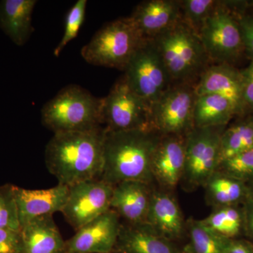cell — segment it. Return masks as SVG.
Here are the masks:
<instances>
[{
	"mask_svg": "<svg viewBox=\"0 0 253 253\" xmlns=\"http://www.w3.org/2000/svg\"><path fill=\"white\" fill-rule=\"evenodd\" d=\"M186 229L189 241L182 253H224L231 240L218 235L202 220L189 219Z\"/></svg>",
	"mask_w": 253,
	"mask_h": 253,
	"instance_id": "24",
	"label": "cell"
},
{
	"mask_svg": "<svg viewBox=\"0 0 253 253\" xmlns=\"http://www.w3.org/2000/svg\"><path fill=\"white\" fill-rule=\"evenodd\" d=\"M36 0H3L0 2V28L16 45L26 44L34 31L32 16Z\"/></svg>",
	"mask_w": 253,
	"mask_h": 253,
	"instance_id": "21",
	"label": "cell"
},
{
	"mask_svg": "<svg viewBox=\"0 0 253 253\" xmlns=\"http://www.w3.org/2000/svg\"><path fill=\"white\" fill-rule=\"evenodd\" d=\"M172 83L197 84L211 66L199 35L182 21L153 38Z\"/></svg>",
	"mask_w": 253,
	"mask_h": 253,
	"instance_id": "3",
	"label": "cell"
},
{
	"mask_svg": "<svg viewBox=\"0 0 253 253\" xmlns=\"http://www.w3.org/2000/svg\"><path fill=\"white\" fill-rule=\"evenodd\" d=\"M186 136H162L152 161L154 181L167 189L180 184L185 163Z\"/></svg>",
	"mask_w": 253,
	"mask_h": 253,
	"instance_id": "16",
	"label": "cell"
},
{
	"mask_svg": "<svg viewBox=\"0 0 253 253\" xmlns=\"http://www.w3.org/2000/svg\"><path fill=\"white\" fill-rule=\"evenodd\" d=\"M246 184H247L250 192L253 195V179L249 181V182L246 183Z\"/></svg>",
	"mask_w": 253,
	"mask_h": 253,
	"instance_id": "36",
	"label": "cell"
},
{
	"mask_svg": "<svg viewBox=\"0 0 253 253\" xmlns=\"http://www.w3.org/2000/svg\"><path fill=\"white\" fill-rule=\"evenodd\" d=\"M201 220L211 230L226 239H239L244 234L242 205L214 208L207 217Z\"/></svg>",
	"mask_w": 253,
	"mask_h": 253,
	"instance_id": "25",
	"label": "cell"
},
{
	"mask_svg": "<svg viewBox=\"0 0 253 253\" xmlns=\"http://www.w3.org/2000/svg\"><path fill=\"white\" fill-rule=\"evenodd\" d=\"M237 18L242 33L245 50L253 61V16H241Z\"/></svg>",
	"mask_w": 253,
	"mask_h": 253,
	"instance_id": "32",
	"label": "cell"
},
{
	"mask_svg": "<svg viewBox=\"0 0 253 253\" xmlns=\"http://www.w3.org/2000/svg\"><path fill=\"white\" fill-rule=\"evenodd\" d=\"M253 148V123L251 119L234 123L223 131L221 162Z\"/></svg>",
	"mask_w": 253,
	"mask_h": 253,
	"instance_id": "26",
	"label": "cell"
},
{
	"mask_svg": "<svg viewBox=\"0 0 253 253\" xmlns=\"http://www.w3.org/2000/svg\"><path fill=\"white\" fill-rule=\"evenodd\" d=\"M226 126L194 127L185 139V163L180 184L187 191L204 186L221 163V138Z\"/></svg>",
	"mask_w": 253,
	"mask_h": 253,
	"instance_id": "7",
	"label": "cell"
},
{
	"mask_svg": "<svg viewBox=\"0 0 253 253\" xmlns=\"http://www.w3.org/2000/svg\"><path fill=\"white\" fill-rule=\"evenodd\" d=\"M144 40L130 18H119L96 32L81 55L93 66L124 71Z\"/></svg>",
	"mask_w": 253,
	"mask_h": 253,
	"instance_id": "5",
	"label": "cell"
},
{
	"mask_svg": "<svg viewBox=\"0 0 253 253\" xmlns=\"http://www.w3.org/2000/svg\"><path fill=\"white\" fill-rule=\"evenodd\" d=\"M19 253H65L66 241L52 216L37 218L21 229Z\"/></svg>",
	"mask_w": 253,
	"mask_h": 253,
	"instance_id": "20",
	"label": "cell"
},
{
	"mask_svg": "<svg viewBox=\"0 0 253 253\" xmlns=\"http://www.w3.org/2000/svg\"><path fill=\"white\" fill-rule=\"evenodd\" d=\"M146 224L173 243L182 239L186 231V222L177 201L164 191H153Z\"/></svg>",
	"mask_w": 253,
	"mask_h": 253,
	"instance_id": "18",
	"label": "cell"
},
{
	"mask_svg": "<svg viewBox=\"0 0 253 253\" xmlns=\"http://www.w3.org/2000/svg\"><path fill=\"white\" fill-rule=\"evenodd\" d=\"M69 186L58 184L47 189H26L14 186L20 227L37 218L61 212L67 199Z\"/></svg>",
	"mask_w": 253,
	"mask_h": 253,
	"instance_id": "13",
	"label": "cell"
},
{
	"mask_svg": "<svg viewBox=\"0 0 253 253\" xmlns=\"http://www.w3.org/2000/svg\"><path fill=\"white\" fill-rule=\"evenodd\" d=\"M243 76V98L246 110L253 109V61L241 71Z\"/></svg>",
	"mask_w": 253,
	"mask_h": 253,
	"instance_id": "33",
	"label": "cell"
},
{
	"mask_svg": "<svg viewBox=\"0 0 253 253\" xmlns=\"http://www.w3.org/2000/svg\"><path fill=\"white\" fill-rule=\"evenodd\" d=\"M151 107L131 89L124 76L103 98V121L111 131L134 130L150 126Z\"/></svg>",
	"mask_w": 253,
	"mask_h": 253,
	"instance_id": "9",
	"label": "cell"
},
{
	"mask_svg": "<svg viewBox=\"0 0 253 253\" xmlns=\"http://www.w3.org/2000/svg\"><path fill=\"white\" fill-rule=\"evenodd\" d=\"M199 36L212 63L230 64L245 50L238 18L225 2L206 20Z\"/></svg>",
	"mask_w": 253,
	"mask_h": 253,
	"instance_id": "10",
	"label": "cell"
},
{
	"mask_svg": "<svg viewBox=\"0 0 253 253\" xmlns=\"http://www.w3.org/2000/svg\"><path fill=\"white\" fill-rule=\"evenodd\" d=\"M250 119H251V121L253 123V117L250 118Z\"/></svg>",
	"mask_w": 253,
	"mask_h": 253,
	"instance_id": "37",
	"label": "cell"
},
{
	"mask_svg": "<svg viewBox=\"0 0 253 253\" xmlns=\"http://www.w3.org/2000/svg\"><path fill=\"white\" fill-rule=\"evenodd\" d=\"M244 217V234L253 244V195L249 191V196L242 204Z\"/></svg>",
	"mask_w": 253,
	"mask_h": 253,
	"instance_id": "34",
	"label": "cell"
},
{
	"mask_svg": "<svg viewBox=\"0 0 253 253\" xmlns=\"http://www.w3.org/2000/svg\"><path fill=\"white\" fill-rule=\"evenodd\" d=\"M153 191L147 183L123 181L113 186L111 208L126 224H146Z\"/></svg>",
	"mask_w": 253,
	"mask_h": 253,
	"instance_id": "17",
	"label": "cell"
},
{
	"mask_svg": "<svg viewBox=\"0 0 253 253\" xmlns=\"http://www.w3.org/2000/svg\"><path fill=\"white\" fill-rule=\"evenodd\" d=\"M21 244V229H0V253H19Z\"/></svg>",
	"mask_w": 253,
	"mask_h": 253,
	"instance_id": "31",
	"label": "cell"
},
{
	"mask_svg": "<svg viewBox=\"0 0 253 253\" xmlns=\"http://www.w3.org/2000/svg\"><path fill=\"white\" fill-rule=\"evenodd\" d=\"M122 223L109 210L76 231L66 241L65 253H111L116 246Z\"/></svg>",
	"mask_w": 253,
	"mask_h": 253,
	"instance_id": "12",
	"label": "cell"
},
{
	"mask_svg": "<svg viewBox=\"0 0 253 253\" xmlns=\"http://www.w3.org/2000/svg\"><path fill=\"white\" fill-rule=\"evenodd\" d=\"M14 186L7 184L0 186V229L4 228L20 230Z\"/></svg>",
	"mask_w": 253,
	"mask_h": 253,
	"instance_id": "30",
	"label": "cell"
},
{
	"mask_svg": "<svg viewBox=\"0 0 253 253\" xmlns=\"http://www.w3.org/2000/svg\"><path fill=\"white\" fill-rule=\"evenodd\" d=\"M196 84L173 83L151 105L150 126L162 136H186L194 128Z\"/></svg>",
	"mask_w": 253,
	"mask_h": 253,
	"instance_id": "6",
	"label": "cell"
},
{
	"mask_svg": "<svg viewBox=\"0 0 253 253\" xmlns=\"http://www.w3.org/2000/svg\"><path fill=\"white\" fill-rule=\"evenodd\" d=\"M124 71V77L131 89L150 107L172 83L152 40H144Z\"/></svg>",
	"mask_w": 253,
	"mask_h": 253,
	"instance_id": "8",
	"label": "cell"
},
{
	"mask_svg": "<svg viewBox=\"0 0 253 253\" xmlns=\"http://www.w3.org/2000/svg\"><path fill=\"white\" fill-rule=\"evenodd\" d=\"M236 115L233 105L222 96L198 95L194 108V127L226 126Z\"/></svg>",
	"mask_w": 253,
	"mask_h": 253,
	"instance_id": "23",
	"label": "cell"
},
{
	"mask_svg": "<svg viewBox=\"0 0 253 253\" xmlns=\"http://www.w3.org/2000/svg\"><path fill=\"white\" fill-rule=\"evenodd\" d=\"M113 253H182L174 243L159 235L147 224H121Z\"/></svg>",
	"mask_w": 253,
	"mask_h": 253,
	"instance_id": "19",
	"label": "cell"
},
{
	"mask_svg": "<svg viewBox=\"0 0 253 253\" xmlns=\"http://www.w3.org/2000/svg\"><path fill=\"white\" fill-rule=\"evenodd\" d=\"M204 187L206 201L214 208L241 206L249 194L246 183L218 170L210 177Z\"/></svg>",
	"mask_w": 253,
	"mask_h": 253,
	"instance_id": "22",
	"label": "cell"
},
{
	"mask_svg": "<svg viewBox=\"0 0 253 253\" xmlns=\"http://www.w3.org/2000/svg\"><path fill=\"white\" fill-rule=\"evenodd\" d=\"M41 115L43 126L54 134L94 130L104 125L103 98L71 84L44 104Z\"/></svg>",
	"mask_w": 253,
	"mask_h": 253,
	"instance_id": "4",
	"label": "cell"
},
{
	"mask_svg": "<svg viewBox=\"0 0 253 253\" xmlns=\"http://www.w3.org/2000/svg\"><path fill=\"white\" fill-rule=\"evenodd\" d=\"M106 128L56 133L45 148L48 171L58 184L71 186L101 178L104 168Z\"/></svg>",
	"mask_w": 253,
	"mask_h": 253,
	"instance_id": "1",
	"label": "cell"
},
{
	"mask_svg": "<svg viewBox=\"0 0 253 253\" xmlns=\"http://www.w3.org/2000/svg\"><path fill=\"white\" fill-rule=\"evenodd\" d=\"M221 2L215 0L180 1L181 21L199 35L206 20L221 6Z\"/></svg>",
	"mask_w": 253,
	"mask_h": 253,
	"instance_id": "27",
	"label": "cell"
},
{
	"mask_svg": "<svg viewBox=\"0 0 253 253\" xmlns=\"http://www.w3.org/2000/svg\"><path fill=\"white\" fill-rule=\"evenodd\" d=\"M113 186L101 179H89L69 186L61 213L75 230L111 210Z\"/></svg>",
	"mask_w": 253,
	"mask_h": 253,
	"instance_id": "11",
	"label": "cell"
},
{
	"mask_svg": "<svg viewBox=\"0 0 253 253\" xmlns=\"http://www.w3.org/2000/svg\"><path fill=\"white\" fill-rule=\"evenodd\" d=\"M86 3V0H78L68 11L65 20L62 39L54 49L55 56H59L65 46L77 37L85 18Z\"/></svg>",
	"mask_w": 253,
	"mask_h": 253,
	"instance_id": "29",
	"label": "cell"
},
{
	"mask_svg": "<svg viewBox=\"0 0 253 253\" xmlns=\"http://www.w3.org/2000/svg\"><path fill=\"white\" fill-rule=\"evenodd\" d=\"M224 253H253V244L249 240L231 239Z\"/></svg>",
	"mask_w": 253,
	"mask_h": 253,
	"instance_id": "35",
	"label": "cell"
},
{
	"mask_svg": "<svg viewBox=\"0 0 253 253\" xmlns=\"http://www.w3.org/2000/svg\"><path fill=\"white\" fill-rule=\"evenodd\" d=\"M129 17L144 39H153L181 21L180 1H142Z\"/></svg>",
	"mask_w": 253,
	"mask_h": 253,
	"instance_id": "15",
	"label": "cell"
},
{
	"mask_svg": "<svg viewBox=\"0 0 253 253\" xmlns=\"http://www.w3.org/2000/svg\"><path fill=\"white\" fill-rule=\"evenodd\" d=\"M196 89L198 95L216 94L227 99L237 115H243L246 111L242 73L230 64L212 63L201 75Z\"/></svg>",
	"mask_w": 253,
	"mask_h": 253,
	"instance_id": "14",
	"label": "cell"
},
{
	"mask_svg": "<svg viewBox=\"0 0 253 253\" xmlns=\"http://www.w3.org/2000/svg\"><path fill=\"white\" fill-rule=\"evenodd\" d=\"M162 135L151 127L134 130L106 129L101 179L115 186L126 181L152 184V161Z\"/></svg>",
	"mask_w": 253,
	"mask_h": 253,
	"instance_id": "2",
	"label": "cell"
},
{
	"mask_svg": "<svg viewBox=\"0 0 253 253\" xmlns=\"http://www.w3.org/2000/svg\"></svg>",
	"mask_w": 253,
	"mask_h": 253,
	"instance_id": "38",
	"label": "cell"
},
{
	"mask_svg": "<svg viewBox=\"0 0 253 253\" xmlns=\"http://www.w3.org/2000/svg\"><path fill=\"white\" fill-rule=\"evenodd\" d=\"M218 171L248 183L253 179V148L221 161Z\"/></svg>",
	"mask_w": 253,
	"mask_h": 253,
	"instance_id": "28",
	"label": "cell"
}]
</instances>
